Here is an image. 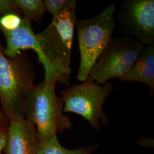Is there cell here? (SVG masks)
Here are the masks:
<instances>
[{"instance_id":"52a82bcc","label":"cell","mask_w":154,"mask_h":154,"mask_svg":"<svg viewBox=\"0 0 154 154\" xmlns=\"http://www.w3.org/2000/svg\"><path fill=\"white\" fill-rule=\"evenodd\" d=\"M118 26L127 37L146 47L154 46V0H127L117 16Z\"/></svg>"},{"instance_id":"8992f818","label":"cell","mask_w":154,"mask_h":154,"mask_svg":"<svg viewBox=\"0 0 154 154\" xmlns=\"http://www.w3.org/2000/svg\"><path fill=\"white\" fill-rule=\"evenodd\" d=\"M146 46L129 37L112 38L91 70L87 80L104 85L119 78L134 64Z\"/></svg>"},{"instance_id":"8fae6325","label":"cell","mask_w":154,"mask_h":154,"mask_svg":"<svg viewBox=\"0 0 154 154\" xmlns=\"http://www.w3.org/2000/svg\"><path fill=\"white\" fill-rule=\"evenodd\" d=\"M97 147V145H91L76 149H66L60 143L55 134L39 142L35 154H93Z\"/></svg>"},{"instance_id":"5bb4252c","label":"cell","mask_w":154,"mask_h":154,"mask_svg":"<svg viewBox=\"0 0 154 154\" xmlns=\"http://www.w3.org/2000/svg\"><path fill=\"white\" fill-rule=\"evenodd\" d=\"M72 1V0H45V9L46 11L49 12L54 18L66 9Z\"/></svg>"},{"instance_id":"7c38bea8","label":"cell","mask_w":154,"mask_h":154,"mask_svg":"<svg viewBox=\"0 0 154 154\" xmlns=\"http://www.w3.org/2000/svg\"><path fill=\"white\" fill-rule=\"evenodd\" d=\"M17 8L22 11L24 18L36 23L41 22L45 13L44 1L13 0Z\"/></svg>"},{"instance_id":"ba28073f","label":"cell","mask_w":154,"mask_h":154,"mask_svg":"<svg viewBox=\"0 0 154 154\" xmlns=\"http://www.w3.org/2000/svg\"><path fill=\"white\" fill-rule=\"evenodd\" d=\"M6 39V46L4 48L6 56L14 58L25 50H32L37 55L38 60L44 68L45 82L62 83V79L58 72L53 66L46 57L37 39L36 34L34 32L31 21L23 18L22 23L18 28L11 32H2Z\"/></svg>"},{"instance_id":"2e32d148","label":"cell","mask_w":154,"mask_h":154,"mask_svg":"<svg viewBox=\"0 0 154 154\" xmlns=\"http://www.w3.org/2000/svg\"><path fill=\"white\" fill-rule=\"evenodd\" d=\"M7 141V131L0 128V154H2V151L5 148Z\"/></svg>"},{"instance_id":"9c48e42d","label":"cell","mask_w":154,"mask_h":154,"mask_svg":"<svg viewBox=\"0 0 154 154\" xmlns=\"http://www.w3.org/2000/svg\"><path fill=\"white\" fill-rule=\"evenodd\" d=\"M38 143L35 128L30 122L25 117L9 119L6 154H35Z\"/></svg>"},{"instance_id":"3957f363","label":"cell","mask_w":154,"mask_h":154,"mask_svg":"<svg viewBox=\"0 0 154 154\" xmlns=\"http://www.w3.org/2000/svg\"><path fill=\"white\" fill-rule=\"evenodd\" d=\"M116 8V4H112L96 16L76 20L80 53L77 79L81 82L88 79L91 70L113 38Z\"/></svg>"},{"instance_id":"9a60e30c","label":"cell","mask_w":154,"mask_h":154,"mask_svg":"<svg viewBox=\"0 0 154 154\" xmlns=\"http://www.w3.org/2000/svg\"><path fill=\"white\" fill-rule=\"evenodd\" d=\"M20 10L17 8L13 1L0 0V15L2 16L8 13H17Z\"/></svg>"},{"instance_id":"4fadbf2b","label":"cell","mask_w":154,"mask_h":154,"mask_svg":"<svg viewBox=\"0 0 154 154\" xmlns=\"http://www.w3.org/2000/svg\"><path fill=\"white\" fill-rule=\"evenodd\" d=\"M23 17L17 13H8L0 17V30L2 32H11L18 28Z\"/></svg>"},{"instance_id":"30bf717a","label":"cell","mask_w":154,"mask_h":154,"mask_svg":"<svg viewBox=\"0 0 154 154\" xmlns=\"http://www.w3.org/2000/svg\"><path fill=\"white\" fill-rule=\"evenodd\" d=\"M125 82H139L154 90V46L146 47L132 67L118 78Z\"/></svg>"},{"instance_id":"e0dca14e","label":"cell","mask_w":154,"mask_h":154,"mask_svg":"<svg viewBox=\"0 0 154 154\" xmlns=\"http://www.w3.org/2000/svg\"><path fill=\"white\" fill-rule=\"evenodd\" d=\"M2 119H3V116H2V114L1 112V111H0V123L2 121Z\"/></svg>"},{"instance_id":"277c9868","label":"cell","mask_w":154,"mask_h":154,"mask_svg":"<svg viewBox=\"0 0 154 154\" xmlns=\"http://www.w3.org/2000/svg\"><path fill=\"white\" fill-rule=\"evenodd\" d=\"M77 1L58 16L52 19L49 25L36 34L37 39L50 63L58 72L62 83H69L72 50L75 26Z\"/></svg>"},{"instance_id":"7a4b0ae2","label":"cell","mask_w":154,"mask_h":154,"mask_svg":"<svg viewBox=\"0 0 154 154\" xmlns=\"http://www.w3.org/2000/svg\"><path fill=\"white\" fill-rule=\"evenodd\" d=\"M35 72L28 57L5 54L0 44V100L9 119L24 117L23 102L34 87Z\"/></svg>"},{"instance_id":"5b68a950","label":"cell","mask_w":154,"mask_h":154,"mask_svg":"<svg viewBox=\"0 0 154 154\" xmlns=\"http://www.w3.org/2000/svg\"><path fill=\"white\" fill-rule=\"evenodd\" d=\"M112 89L111 83L100 85L88 80L72 86L61 91L64 103L63 112L79 115L93 128L98 130L100 122L103 125L108 123L103 105Z\"/></svg>"},{"instance_id":"6da1fadb","label":"cell","mask_w":154,"mask_h":154,"mask_svg":"<svg viewBox=\"0 0 154 154\" xmlns=\"http://www.w3.org/2000/svg\"><path fill=\"white\" fill-rule=\"evenodd\" d=\"M55 86L56 83L44 81L34 86L23 102V114L35 127L39 142L69 130L72 125L63 114L64 103L56 95Z\"/></svg>"}]
</instances>
